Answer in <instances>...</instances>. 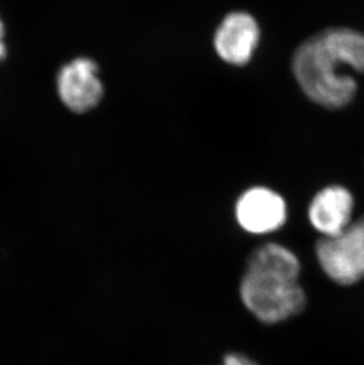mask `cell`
Returning <instances> with one entry per match:
<instances>
[{
	"instance_id": "obj_1",
	"label": "cell",
	"mask_w": 364,
	"mask_h": 365,
	"mask_svg": "<svg viewBox=\"0 0 364 365\" xmlns=\"http://www.w3.org/2000/svg\"><path fill=\"white\" fill-rule=\"evenodd\" d=\"M292 70L310 100L322 107L347 106L358 90L348 70L364 71V35L350 29H329L295 50Z\"/></svg>"
},
{
	"instance_id": "obj_2",
	"label": "cell",
	"mask_w": 364,
	"mask_h": 365,
	"mask_svg": "<svg viewBox=\"0 0 364 365\" xmlns=\"http://www.w3.org/2000/svg\"><path fill=\"white\" fill-rule=\"evenodd\" d=\"M245 309L265 325H275L295 317L306 307L305 289L299 282L245 271L239 283Z\"/></svg>"
},
{
	"instance_id": "obj_3",
	"label": "cell",
	"mask_w": 364,
	"mask_h": 365,
	"mask_svg": "<svg viewBox=\"0 0 364 365\" xmlns=\"http://www.w3.org/2000/svg\"><path fill=\"white\" fill-rule=\"evenodd\" d=\"M317 262L333 283L350 286L364 279V217L340 235L322 238L315 246Z\"/></svg>"
},
{
	"instance_id": "obj_4",
	"label": "cell",
	"mask_w": 364,
	"mask_h": 365,
	"mask_svg": "<svg viewBox=\"0 0 364 365\" xmlns=\"http://www.w3.org/2000/svg\"><path fill=\"white\" fill-rule=\"evenodd\" d=\"M239 227L248 235L275 233L288 220V206L282 195L266 187H253L241 194L234 208Z\"/></svg>"
},
{
	"instance_id": "obj_5",
	"label": "cell",
	"mask_w": 364,
	"mask_h": 365,
	"mask_svg": "<svg viewBox=\"0 0 364 365\" xmlns=\"http://www.w3.org/2000/svg\"><path fill=\"white\" fill-rule=\"evenodd\" d=\"M57 89L69 110L83 114L97 107L103 96L98 66L89 58H76L59 70Z\"/></svg>"
},
{
	"instance_id": "obj_6",
	"label": "cell",
	"mask_w": 364,
	"mask_h": 365,
	"mask_svg": "<svg viewBox=\"0 0 364 365\" xmlns=\"http://www.w3.org/2000/svg\"><path fill=\"white\" fill-rule=\"evenodd\" d=\"M261 31L255 18L245 12L227 14L214 35V48L220 58L232 66L251 61Z\"/></svg>"
},
{
	"instance_id": "obj_7",
	"label": "cell",
	"mask_w": 364,
	"mask_h": 365,
	"mask_svg": "<svg viewBox=\"0 0 364 365\" xmlns=\"http://www.w3.org/2000/svg\"><path fill=\"white\" fill-rule=\"evenodd\" d=\"M354 197L342 186H330L313 197L308 210L310 224L324 238L340 235L353 222Z\"/></svg>"
},
{
	"instance_id": "obj_8",
	"label": "cell",
	"mask_w": 364,
	"mask_h": 365,
	"mask_svg": "<svg viewBox=\"0 0 364 365\" xmlns=\"http://www.w3.org/2000/svg\"><path fill=\"white\" fill-rule=\"evenodd\" d=\"M245 271L299 282L302 264L295 252L278 242H268L248 255Z\"/></svg>"
},
{
	"instance_id": "obj_9",
	"label": "cell",
	"mask_w": 364,
	"mask_h": 365,
	"mask_svg": "<svg viewBox=\"0 0 364 365\" xmlns=\"http://www.w3.org/2000/svg\"><path fill=\"white\" fill-rule=\"evenodd\" d=\"M221 365H259L255 359L241 352H228L223 356Z\"/></svg>"
},
{
	"instance_id": "obj_10",
	"label": "cell",
	"mask_w": 364,
	"mask_h": 365,
	"mask_svg": "<svg viewBox=\"0 0 364 365\" xmlns=\"http://www.w3.org/2000/svg\"><path fill=\"white\" fill-rule=\"evenodd\" d=\"M4 38H5V28H4L3 21L0 19V61H3L6 57V44Z\"/></svg>"
}]
</instances>
